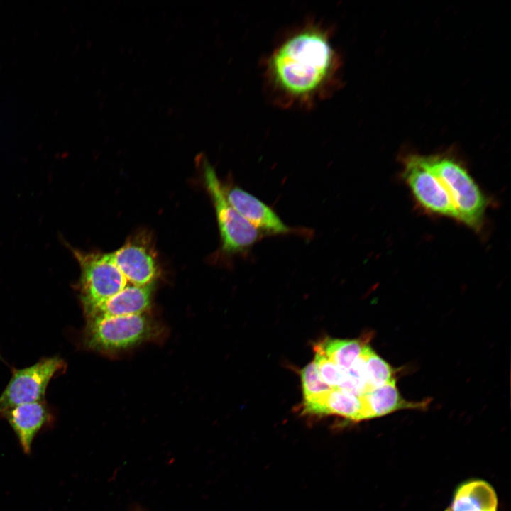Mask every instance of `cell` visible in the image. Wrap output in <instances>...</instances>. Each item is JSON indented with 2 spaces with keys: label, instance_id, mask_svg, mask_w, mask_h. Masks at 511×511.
Instances as JSON below:
<instances>
[{
  "label": "cell",
  "instance_id": "5",
  "mask_svg": "<svg viewBox=\"0 0 511 511\" xmlns=\"http://www.w3.org/2000/svg\"><path fill=\"white\" fill-rule=\"evenodd\" d=\"M202 170L205 187L216 212L222 251L233 254L249 250L260 238L261 233L229 203L214 168L205 158H202Z\"/></svg>",
  "mask_w": 511,
  "mask_h": 511
},
{
  "label": "cell",
  "instance_id": "9",
  "mask_svg": "<svg viewBox=\"0 0 511 511\" xmlns=\"http://www.w3.org/2000/svg\"><path fill=\"white\" fill-rule=\"evenodd\" d=\"M232 207L261 233L285 234L290 231L274 210L249 192L237 186H224Z\"/></svg>",
  "mask_w": 511,
  "mask_h": 511
},
{
  "label": "cell",
  "instance_id": "1",
  "mask_svg": "<svg viewBox=\"0 0 511 511\" xmlns=\"http://www.w3.org/2000/svg\"><path fill=\"white\" fill-rule=\"evenodd\" d=\"M262 65L267 97L279 108L311 109L341 86L332 30L313 19L282 34Z\"/></svg>",
  "mask_w": 511,
  "mask_h": 511
},
{
  "label": "cell",
  "instance_id": "4",
  "mask_svg": "<svg viewBox=\"0 0 511 511\" xmlns=\"http://www.w3.org/2000/svg\"><path fill=\"white\" fill-rule=\"evenodd\" d=\"M86 320L83 344L88 349L99 352L129 348L150 339L155 331L153 321L144 314L92 316Z\"/></svg>",
  "mask_w": 511,
  "mask_h": 511
},
{
  "label": "cell",
  "instance_id": "8",
  "mask_svg": "<svg viewBox=\"0 0 511 511\" xmlns=\"http://www.w3.org/2000/svg\"><path fill=\"white\" fill-rule=\"evenodd\" d=\"M109 254L131 285H154L160 275L153 246L143 236L128 239L121 248Z\"/></svg>",
  "mask_w": 511,
  "mask_h": 511
},
{
  "label": "cell",
  "instance_id": "11",
  "mask_svg": "<svg viewBox=\"0 0 511 511\" xmlns=\"http://www.w3.org/2000/svg\"><path fill=\"white\" fill-rule=\"evenodd\" d=\"M303 413L314 415H337L351 421L368 419L362 396L334 388L319 396L304 400Z\"/></svg>",
  "mask_w": 511,
  "mask_h": 511
},
{
  "label": "cell",
  "instance_id": "17",
  "mask_svg": "<svg viewBox=\"0 0 511 511\" xmlns=\"http://www.w3.org/2000/svg\"><path fill=\"white\" fill-rule=\"evenodd\" d=\"M300 375L304 400L319 396L332 388L322 381L314 361L302 369Z\"/></svg>",
  "mask_w": 511,
  "mask_h": 511
},
{
  "label": "cell",
  "instance_id": "3",
  "mask_svg": "<svg viewBox=\"0 0 511 511\" xmlns=\"http://www.w3.org/2000/svg\"><path fill=\"white\" fill-rule=\"evenodd\" d=\"M70 249L80 267L77 286L86 317L91 316L109 298L131 285L113 261L109 253H87L72 248Z\"/></svg>",
  "mask_w": 511,
  "mask_h": 511
},
{
  "label": "cell",
  "instance_id": "12",
  "mask_svg": "<svg viewBox=\"0 0 511 511\" xmlns=\"http://www.w3.org/2000/svg\"><path fill=\"white\" fill-rule=\"evenodd\" d=\"M153 285H128L103 302L89 317L144 314L151 304Z\"/></svg>",
  "mask_w": 511,
  "mask_h": 511
},
{
  "label": "cell",
  "instance_id": "16",
  "mask_svg": "<svg viewBox=\"0 0 511 511\" xmlns=\"http://www.w3.org/2000/svg\"><path fill=\"white\" fill-rule=\"evenodd\" d=\"M362 357L368 391L394 379L392 367L367 344L363 350Z\"/></svg>",
  "mask_w": 511,
  "mask_h": 511
},
{
  "label": "cell",
  "instance_id": "2",
  "mask_svg": "<svg viewBox=\"0 0 511 511\" xmlns=\"http://www.w3.org/2000/svg\"><path fill=\"white\" fill-rule=\"evenodd\" d=\"M424 160L446 189L457 211L458 220L473 229H479L487 202L468 171L449 156H424Z\"/></svg>",
  "mask_w": 511,
  "mask_h": 511
},
{
  "label": "cell",
  "instance_id": "15",
  "mask_svg": "<svg viewBox=\"0 0 511 511\" xmlns=\"http://www.w3.org/2000/svg\"><path fill=\"white\" fill-rule=\"evenodd\" d=\"M366 345L363 340L327 338L318 343L314 350L341 368L348 370L361 356Z\"/></svg>",
  "mask_w": 511,
  "mask_h": 511
},
{
  "label": "cell",
  "instance_id": "10",
  "mask_svg": "<svg viewBox=\"0 0 511 511\" xmlns=\"http://www.w3.org/2000/svg\"><path fill=\"white\" fill-rule=\"evenodd\" d=\"M4 417L18 438L23 452L29 454L36 435L53 420L45 400L16 406L6 411Z\"/></svg>",
  "mask_w": 511,
  "mask_h": 511
},
{
  "label": "cell",
  "instance_id": "18",
  "mask_svg": "<svg viewBox=\"0 0 511 511\" xmlns=\"http://www.w3.org/2000/svg\"><path fill=\"white\" fill-rule=\"evenodd\" d=\"M315 353L314 362L322 381L332 388H340L346 379V370L341 368L322 354Z\"/></svg>",
  "mask_w": 511,
  "mask_h": 511
},
{
  "label": "cell",
  "instance_id": "19",
  "mask_svg": "<svg viewBox=\"0 0 511 511\" xmlns=\"http://www.w3.org/2000/svg\"><path fill=\"white\" fill-rule=\"evenodd\" d=\"M0 358H1V353H0Z\"/></svg>",
  "mask_w": 511,
  "mask_h": 511
},
{
  "label": "cell",
  "instance_id": "13",
  "mask_svg": "<svg viewBox=\"0 0 511 511\" xmlns=\"http://www.w3.org/2000/svg\"><path fill=\"white\" fill-rule=\"evenodd\" d=\"M368 419L382 417L404 409H424L428 402L405 400L400 395L394 378L388 383L375 388L362 395Z\"/></svg>",
  "mask_w": 511,
  "mask_h": 511
},
{
  "label": "cell",
  "instance_id": "7",
  "mask_svg": "<svg viewBox=\"0 0 511 511\" xmlns=\"http://www.w3.org/2000/svg\"><path fill=\"white\" fill-rule=\"evenodd\" d=\"M403 178L415 199L424 209L437 215L458 219L449 194L426 165L424 156L410 155L405 158Z\"/></svg>",
  "mask_w": 511,
  "mask_h": 511
},
{
  "label": "cell",
  "instance_id": "6",
  "mask_svg": "<svg viewBox=\"0 0 511 511\" xmlns=\"http://www.w3.org/2000/svg\"><path fill=\"white\" fill-rule=\"evenodd\" d=\"M58 356L40 358L23 368H13L11 378L0 395V417L16 406L44 401L50 381L66 369Z\"/></svg>",
  "mask_w": 511,
  "mask_h": 511
},
{
  "label": "cell",
  "instance_id": "14",
  "mask_svg": "<svg viewBox=\"0 0 511 511\" xmlns=\"http://www.w3.org/2000/svg\"><path fill=\"white\" fill-rule=\"evenodd\" d=\"M498 498L493 487L476 480L461 485L446 511H496Z\"/></svg>",
  "mask_w": 511,
  "mask_h": 511
}]
</instances>
